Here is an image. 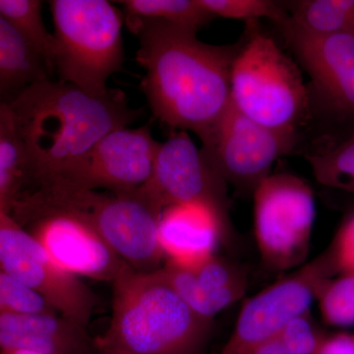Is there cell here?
I'll use <instances>...</instances> for the list:
<instances>
[{
    "label": "cell",
    "mask_w": 354,
    "mask_h": 354,
    "mask_svg": "<svg viewBox=\"0 0 354 354\" xmlns=\"http://www.w3.org/2000/svg\"><path fill=\"white\" fill-rule=\"evenodd\" d=\"M203 155L214 171L241 193H254L271 176L278 158L292 153L301 138L258 124L230 104L202 138Z\"/></svg>",
    "instance_id": "10"
},
{
    "label": "cell",
    "mask_w": 354,
    "mask_h": 354,
    "mask_svg": "<svg viewBox=\"0 0 354 354\" xmlns=\"http://www.w3.org/2000/svg\"><path fill=\"white\" fill-rule=\"evenodd\" d=\"M317 298L326 322L337 327L354 326V274L330 279Z\"/></svg>",
    "instance_id": "25"
},
{
    "label": "cell",
    "mask_w": 354,
    "mask_h": 354,
    "mask_svg": "<svg viewBox=\"0 0 354 354\" xmlns=\"http://www.w3.org/2000/svg\"><path fill=\"white\" fill-rule=\"evenodd\" d=\"M162 211L141 187L123 193L43 187L24 193L9 215L18 223L46 212L74 216L94 230L133 270L152 272L167 259L158 239Z\"/></svg>",
    "instance_id": "4"
},
{
    "label": "cell",
    "mask_w": 354,
    "mask_h": 354,
    "mask_svg": "<svg viewBox=\"0 0 354 354\" xmlns=\"http://www.w3.org/2000/svg\"><path fill=\"white\" fill-rule=\"evenodd\" d=\"M1 354H41L39 353H34L30 351H1Z\"/></svg>",
    "instance_id": "31"
},
{
    "label": "cell",
    "mask_w": 354,
    "mask_h": 354,
    "mask_svg": "<svg viewBox=\"0 0 354 354\" xmlns=\"http://www.w3.org/2000/svg\"><path fill=\"white\" fill-rule=\"evenodd\" d=\"M19 225L57 264L76 276L113 283L130 267L94 230L67 214L46 212Z\"/></svg>",
    "instance_id": "14"
},
{
    "label": "cell",
    "mask_w": 354,
    "mask_h": 354,
    "mask_svg": "<svg viewBox=\"0 0 354 354\" xmlns=\"http://www.w3.org/2000/svg\"><path fill=\"white\" fill-rule=\"evenodd\" d=\"M158 271L198 315L211 320L239 301L247 288L246 272L216 255L192 268L165 262Z\"/></svg>",
    "instance_id": "16"
},
{
    "label": "cell",
    "mask_w": 354,
    "mask_h": 354,
    "mask_svg": "<svg viewBox=\"0 0 354 354\" xmlns=\"http://www.w3.org/2000/svg\"><path fill=\"white\" fill-rule=\"evenodd\" d=\"M253 196L254 230L265 265L285 271L301 264L308 254L315 220V199L309 184L292 174H271Z\"/></svg>",
    "instance_id": "7"
},
{
    "label": "cell",
    "mask_w": 354,
    "mask_h": 354,
    "mask_svg": "<svg viewBox=\"0 0 354 354\" xmlns=\"http://www.w3.org/2000/svg\"><path fill=\"white\" fill-rule=\"evenodd\" d=\"M255 354H291L281 341L279 334L263 344Z\"/></svg>",
    "instance_id": "30"
},
{
    "label": "cell",
    "mask_w": 354,
    "mask_h": 354,
    "mask_svg": "<svg viewBox=\"0 0 354 354\" xmlns=\"http://www.w3.org/2000/svg\"><path fill=\"white\" fill-rule=\"evenodd\" d=\"M0 346L1 351L41 354H93L100 349L87 327L59 314L0 313Z\"/></svg>",
    "instance_id": "17"
},
{
    "label": "cell",
    "mask_w": 354,
    "mask_h": 354,
    "mask_svg": "<svg viewBox=\"0 0 354 354\" xmlns=\"http://www.w3.org/2000/svg\"><path fill=\"white\" fill-rule=\"evenodd\" d=\"M335 274L337 268L329 248L288 278L261 291L242 307L234 332L221 354H255L290 321L309 313L321 288Z\"/></svg>",
    "instance_id": "11"
},
{
    "label": "cell",
    "mask_w": 354,
    "mask_h": 354,
    "mask_svg": "<svg viewBox=\"0 0 354 354\" xmlns=\"http://www.w3.org/2000/svg\"><path fill=\"white\" fill-rule=\"evenodd\" d=\"M29 180L28 158L12 111L0 104V212L9 213Z\"/></svg>",
    "instance_id": "19"
},
{
    "label": "cell",
    "mask_w": 354,
    "mask_h": 354,
    "mask_svg": "<svg viewBox=\"0 0 354 354\" xmlns=\"http://www.w3.org/2000/svg\"><path fill=\"white\" fill-rule=\"evenodd\" d=\"M113 314L99 339L109 354H199L213 320L198 315L158 271L131 267L113 283Z\"/></svg>",
    "instance_id": "3"
},
{
    "label": "cell",
    "mask_w": 354,
    "mask_h": 354,
    "mask_svg": "<svg viewBox=\"0 0 354 354\" xmlns=\"http://www.w3.org/2000/svg\"><path fill=\"white\" fill-rule=\"evenodd\" d=\"M160 145L149 125L114 130L53 183L41 187L104 189L113 193L139 189L152 176Z\"/></svg>",
    "instance_id": "12"
},
{
    "label": "cell",
    "mask_w": 354,
    "mask_h": 354,
    "mask_svg": "<svg viewBox=\"0 0 354 354\" xmlns=\"http://www.w3.org/2000/svg\"><path fill=\"white\" fill-rule=\"evenodd\" d=\"M53 65L58 80L88 94H108V81L123 70L124 13L106 0H53Z\"/></svg>",
    "instance_id": "6"
},
{
    "label": "cell",
    "mask_w": 354,
    "mask_h": 354,
    "mask_svg": "<svg viewBox=\"0 0 354 354\" xmlns=\"http://www.w3.org/2000/svg\"><path fill=\"white\" fill-rule=\"evenodd\" d=\"M125 17L165 21L199 31L215 19L199 0H122Z\"/></svg>",
    "instance_id": "22"
},
{
    "label": "cell",
    "mask_w": 354,
    "mask_h": 354,
    "mask_svg": "<svg viewBox=\"0 0 354 354\" xmlns=\"http://www.w3.org/2000/svg\"><path fill=\"white\" fill-rule=\"evenodd\" d=\"M276 26L308 74L313 118L330 122V135L354 129V37L310 34L288 19Z\"/></svg>",
    "instance_id": "8"
},
{
    "label": "cell",
    "mask_w": 354,
    "mask_h": 354,
    "mask_svg": "<svg viewBox=\"0 0 354 354\" xmlns=\"http://www.w3.org/2000/svg\"><path fill=\"white\" fill-rule=\"evenodd\" d=\"M321 354H354V335H335L326 344Z\"/></svg>",
    "instance_id": "29"
},
{
    "label": "cell",
    "mask_w": 354,
    "mask_h": 354,
    "mask_svg": "<svg viewBox=\"0 0 354 354\" xmlns=\"http://www.w3.org/2000/svg\"><path fill=\"white\" fill-rule=\"evenodd\" d=\"M230 227V218L208 206L174 205L162 211L158 239L167 262L192 268L215 255Z\"/></svg>",
    "instance_id": "15"
},
{
    "label": "cell",
    "mask_w": 354,
    "mask_h": 354,
    "mask_svg": "<svg viewBox=\"0 0 354 354\" xmlns=\"http://www.w3.org/2000/svg\"><path fill=\"white\" fill-rule=\"evenodd\" d=\"M215 17L244 20L246 23L268 18L274 24L288 19L285 4L272 0H199Z\"/></svg>",
    "instance_id": "24"
},
{
    "label": "cell",
    "mask_w": 354,
    "mask_h": 354,
    "mask_svg": "<svg viewBox=\"0 0 354 354\" xmlns=\"http://www.w3.org/2000/svg\"><path fill=\"white\" fill-rule=\"evenodd\" d=\"M46 58L13 27L0 17V94L1 102L12 101L28 88L53 80Z\"/></svg>",
    "instance_id": "18"
},
{
    "label": "cell",
    "mask_w": 354,
    "mask_h": 354,
    "mask_svg": "<svg viewBox=\"0 0 354 354\" xmlns=\"http://www.w3.org/2000/svg\"><path fill=\"white\" fill-rule=\"evenodd\" d=\"M41 7L39 0H0V17L8 21L55 71V38L44 25Z\"/></svg>",
    "instance_id": "23"
},
{
    "label": "cell",
    "mask_w": 354,
    "mask_h": 354,
    "mask_svg": "<svg viewBox=\"0 0 354 354\" xmlns=\"http://www.w3.org/2000/svg\"><path fill=\"white\" fill-rule=\"evenodd\" d=\"M125 23L139 41L141 88L153 115L171 130L202 138L232 104L230 74L239 43H203L197 30L162 20L125 17Z\"/></svg>",
    "instance_id": "1"
},
{
    "label": "cell",
    "mask_w": 354,
    "mask_h": 354,
    "mask_svg": "<svg viewBox=\"0 0 354 354\" xmlns=\"http://www.w3.org/2000/svg\"><path fill=\"white\" fill-rule=\"evenodd\" d=\"M4 104L12 111L27 155L29 180L23 194L53 183L104 135L127 128L142 113L118 88L95 97L53 79Z\"/></svg>",
    "instance_id": "2"
},
{
    "label": "cell",
    "mask_w": 354,
    "mask_h": 354,
    "mask_svg": "<svg viewBox=\"0 0 354 354\" xmlns=\"http://www.w3.org/2000/svg\"><path fill=\"white\" fill-rule=\"evenodd\" d=\"M279 337L291 354H319L326 339L314 327L309 313L290 321Z\"/></svg>",
    "instance_id": "27"
},
{
    "label": "cell",
    "mask_w": 354,
    "mask_h": 354,
    "mask_svg": "<svg viewBox=\"0 0 354 354\" xmlns=\"http://www.w3.org/2000/svg\"><path fill=\"white\" fill-rule=\"evenodd\" d=\"M0 268L39 292L58 314L85 327L100 305L94 291L6 212H0Z\"/></svg>",
    "instance_id": "9"
},
{
    "label": "cell",
    "mask_w": 354,
    "mask_h": 354,
    "mask_svg": "<svg viewBox=\"0 0 354 354\" xmlns=\"http://www.w3.org/2000/svg\"><path fill=\"white\" fill-rule=\"evenodd\" d=\"M141 189L165 209L201 204L228 218L227 183L209 164L187 131L171 130L158 147L152 176Z\"/></svg>",
    "instance_id": "13"
},
{
    "label": "cell",
    "mask_w": 354,
    "mask_h": 354,
    "mask_svg": "<svg viewBox=\"0 0 354 354\" xmlns=\"http://www.w3.org/2000/svg\"><path fill=\"white\" fill-rule=\"evenodd\" d=\"M304 157L319 183L354 193V129L326 134L322 143L304 152Z\"/></svg>",
    "instance_id": "20"
},
{
    "label": "cell",
    "mask_w": 354,
    "mask_h": 354,
    "mask_svg": "<svg viewBox=\"0 0 354 354\" xmlns=\"http://www.w3.org/2000/svg\"><path fill=\"white\" fill-rule=\"evenodd\" d=\"M330 249L337 272L354 274V214L339 228Z\"/></svg>",
    "instance_id": "28"
},
{
    "label": "cell",
    "mask_w": 354,
    "mask_h": 354,
    "mask_svg": "<svg viewBox=\"0 0 354 354\" xmlns=\"http://www.w3.org/2000/svg\"><path fill=\"white\" fill-rule=\"evenodd\" d=\"M285 6L288 22L301 31L354 37V0H297Z\"/></svg>",
    "instance_id": "21"
},
{
    "label": "cell",
    "mask_w": 354,
    "mask_h": 354,
    "mask_svg": "<svg viewBox=\"0 0 354 354\" xmlns=\"http://www.w3.org/2000/svg\"><path fill=\"white\" fill-rule=\"evenodd\" d=\"M0 313L12 315L58 314L39 292L4 272H0Z\"/></svg>",
    "instance_id": "26"
},
{
    "label": "cell",
    "mask_w": 354,
    "mask_h": 354,
    "mask_svg": "<svg viewBox=\"0 0 354 354\" xmlns=\"http://www.w3.org/2000/svg\"><path fill=\"white\" fill-rule=\"evenodd\" d=\"M232 104L251 120L281 134L301 138L313 118L311 94L298 65L257 21L247 31L230 74Z\"/></svg>",
    "instance_id": "5"
}]
</instances>
